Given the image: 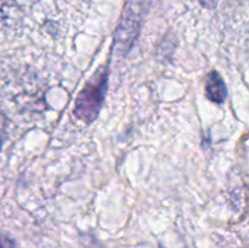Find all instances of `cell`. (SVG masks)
Instances as JSON below:
<instances>
[{"label": "cell", "instance_id": "6da1fadb", "mask_svg": "<svg viewBox=\"0 0 249 248\" xmlns=\"http://www.w3.org/2000/svg\"><path fill=\"white\" fill-rule=\"evenodd\" d=\"M107 80L108 71L107 67L101 66L77 96L74 114L78 119L85 123H91L96 119L107 91Z\"/></svg>", "mask_w": 249, "mask_h": 248}, {"label": "cell", "instance_id": "7a4b0ae2", "mask_svg": "<svg viewBox=\"0 0 249 248\" xmlns=\"http://www.w3.org/2000/svg\"><path fill=\"white\" fill-rule=\"evenodd\" d=\"M150 0H128L116 33L117 50L126 53L133 45L140 29L145 7Z\"/></svg>", "mask_w": 249, "mask_h": 248}, {"label": "cell", "instance_id": "3957f363", "mask_svg": "<svg viewBox=\"0 0 249 248\" xmlns=\"http://www.w3.org/2000/svg\"><path fill=\"white\" fill-rule=\"evenodd\" d=\"M206 94L211 101L215 104H223L228 95V88H226L225 82L221 78L218 72H212L208 75L206 84Z\"/></svg>", "mask_w": 249, "mask_h": 248}, {"label": "cell", "instance_id": "277c9868", "mask_svg": "<svg viewBox=\"0 0 249 248\" xmlns=\"http://www.w3.org/2000/svg\"><path fill=\"white\" fill-rule=\"evenodd\" d=\"M0 248H16V245L9 236L0 233Z\"/></svg>", "mask_w": 249, "mask_h": 248}, {"label": "cell", "instance_id": "5b68a950", "mask_svg": "<svg viewBox=\"0 0 249 248\" xmlns=\"http://www.w3.org/2000/svg\"><path fill=\"white\" fill-rule=\"evenodd\" d=\"M199 1H201V4L203 5L204 7H207V9H214V7L218 5L219 0H199Z\"/></svg>", "mask_w": 249, "mask_h": 248}, {"label": "cell", "instance_id": "8992f818", "mask_svg": "<svg viewBox=\"0 0 249 248\" xmlns=\"http://www.w3.org/2000/svg\"><path fill=\"white\" fill-rule=\"evenodd\" d=\"M5 18V10H4V2L2 0H0V23L4 21Z\"/></svg>", "mask_w": 249, "mask_h": 248}, {"label": "cell", "instance_id": "52a82bcc", "mask_svg": "<svg viewBox=\"0 0 249 248\" xmlns=\"http://www.w3.org/2000/svg\"><path fill=\"white\" fill-rule=\"evenodd\" d=\"M0 147H1V138H0Z\"/></svg>", "mask_w": 249, "mask_h": 248}]
</instances>
